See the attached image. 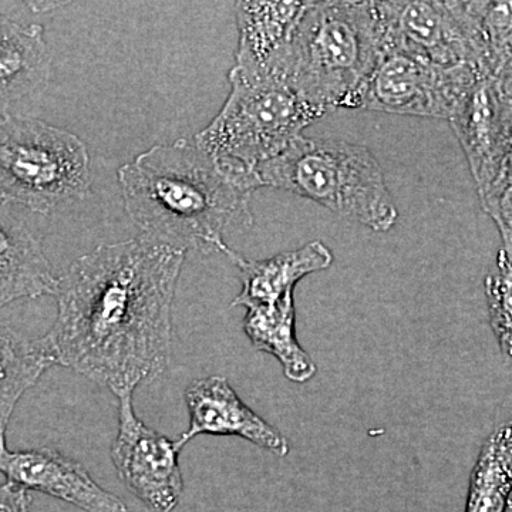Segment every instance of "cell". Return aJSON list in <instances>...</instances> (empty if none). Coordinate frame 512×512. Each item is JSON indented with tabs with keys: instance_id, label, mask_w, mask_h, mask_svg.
Segmentation results:
<instances>
[{
	"instance_id": "cell-1",
	"label": "cell",
	"mask_w": 512,
	"mask_h": 512,
	"mask_svg": "<svg viewBox=\"0 0 512 512\" xmlns=\"http://www.w3.org/2000/svg\"><path fill=\"white\" fill-rule=\"evenodd\" d=\"M185 252L147 237L99 245L57 278V316L37 345L120 397L164 375Z\"/></svg>"
},
{
	"instance_id": "cell-2",
	"label": "cell",
	"mask_w": 512,
	"mask_h": 512,
	"mask_svg": "<svg viewBox=\"0 0 512 512\" xmlns=\"http://www.w3.org/2000/svg\"><path fill=\"white\" fill-rule=\"evenodd\" d=\"M124 210L143 237L210 255L228 247L224 234L254 224L258 174L218 163L194 140L157 144L117 171Z\"/></svg>"
},
{
	"instance_id": "cell-3",
	"label": "cell",
	"mask_w": 512,
	"mask_h": 512,
	"mask_svg": "<svg viewBox=\"0 0 512 512\" xmlns=\"http://www.w3.org/2000/svg\"><path fill=\"white\" fill-rule=\"evenodd\" d=\"M384 52L376 2H311L275 82L325 111L356 110Z\"/></svg>"
},
{
	"instance_id": "cell-4",
	"label": "cell",
	"mask_w": 512,
	"mask_h": 512,
	"mask_svg": "<svg viewBox=\"0 0 512 512\" xmlns=\"http://www.w3.org/2000/svg\"><path fill=\"white\" fill-rule=\"evenodd\" d=\"M262 187L291 192L375 232L399 218L377 158L366 146L302 136L256 170Z\"/></svg>"
},
{
	"instance_id": "cell-5",
	"label": "cell",
	"mask_w": 512,
	"mask_h": 512,
	"mask_svg": "<svg viewBox=\"0 0 512 512\" xmlns=\"http://www.w3.org/2000/svg\"><path fill=\"white\" fill-rule=\"evenodd\" d=\"M92 185L82 138L33 117L0 116V207L52 214L87 200Z\"/></svg>"
},
{
	"instance_id": "cell-6",
	"label": "cell",
	"mask_w": 512,
	"mask_h": 512,
	"mask_svg": "<svg viewBox=\"0 0 512 512\" xmlns=\"http://www.w3.org/2000/svg\"><path fill=\"white\" fill-rule=\"evenodd\" d=\"M228 79L231 92L220 113L194 137L218 163L256 174L326 114L285 84L247 79L234 70Z\"/></svg>"
},
{
	"instance_id": "cell-7",
	"label": "cell",
	"mask_w": 512,
	"mask_h": 512,
	"mask_svg": "<svg viewBox=\"0 0 512 512\" xmlns=\"http://www.w3.org/2000/svg\"><path fill=\"white\" fill-rule=\"evenodd\" d=\"M384 50L412 53L446 67L491 76L480 25L470 2H376Z\"/></svg>"
},
{
	"instance_id": "cell-8",
	"label": "cell",
	"mask_w": 512,
	"mask_h": 512,
	"mask_svg": "<svg viewBox=\"0 0 512 512\" xmlns=\"http://www.w3.org/2000/svg\"><path fill=\"white\" fill-rule=\"evenodd\" d=\"M485 74L446 67L412 53L384 50L357 94L356 109L450 120L458 104Z\"/></svg>"
},
{
	"instance_id": "cell-9",
	"label": "cell",
	"mask_w": 512,
	"mask_h": 512,
	"mask_svg": "<svg viewBox=\"0 0 512 512\" xmlns=\"http://www.w3.org/2000/svg\"><path fill=\"white\" fill-rule=\"evenodd\" d=\"M181 448L177 441L146 426L133 406V394L119 399V433L111 460L121 483L154 512H173L184 493Z\"/></svg>"
},
{
	"instance_id": "cell-10",
	"label": "cell",
	"mask_w": 512,
	"mask_h": 512,
	"mask_svg": "<svg viewBox=\"0 0 512 512\" xmlns=\"http://www.w3.org/2000/svg\"><path fill=\"white\" fill-rule=\"evenodd\" d=\"M466 154L478 197L500 177L512 148V100L495 77L478 80L448 120Z\"/></svg>"
},
{
	"instance_id": "cell-11",
	"label": "cell",
	"mask_w": 512,
	"mask_h": 512,
	"mask_svg": "<svg viewBox=\"0 0 512 512\" xmlns=\"http://www.w3.org/2000/svg\"><path fill=\"white\" fill-rule=\"evenodd\" d=\"M184 399L190 413V426L175 440L181 450L195 437L208 434L241 437L275 456H288L291 447L284 434L242 402L225 377L194 380L185 389Z\"/></svg>"
},
{
	"instance_id": "cell-12",
	"label": "cell",
	"mask_w": 512,
	"mask_h": 512,
	"mask_svg": "<svg viewBox=\"0 0 512 512\" xmlns=\"http://www.w3.org/2000/svg\"><path fill=\"white\" fill-rule=\"evenodd\" d=\"M0 473L9 483L66 501L86 512H128L117 495L104 490L82 463L43 447L0 458Z\"/></svg>"
},
{
	"instance_id": "cell-13",
	"label": "cell",
	"mask_w": 512,
	"mask_h": 512,
	"mask_svg": "<svg viewBox=\"0 0 512 512\" xmlns=\"http://www.w3.org/2000/svg\"><path fill=\"white\" fill-rule=\"evenodd\" d=\"M311 2H238V47L231 70L251 80H271L284 62Z\"/></svg>"
},
{
	"instance_id": "cell-14",
	"label": "cell",
	"mask_w": 512,
	"mask_h": 512,
	"mask_svg": "<svg viewBox=\"0 0 512 512\" xmlns=\"http://www.w3.org/2000/svg\"><path fill=\"white\" fill-rule=\"evenodd\" d=\"M222 254L237 266L241 276V292L231 303L241 308L279 301L286 293L295 291L296 284L305 276L325 271L333 264L332 251L322 241L256 261L229 247Z\"/></svg>"
},
{
	"instance_id": "cell-15",
	"label": "cell",
	"mask_w": 512,
	"mask_h": 512,
	"mask_svg": "<svg viewBox=\"0 0 512 512\" xmlns=\"http://www.w3.org/2000/svg\"><path fill=\"white\" fill-rule=\"evenodd\" d=\"M56 288L40 239L18 218L0 211V309L19 299L55 296Z\"/></svg>"
},
{
	"instance_id": "cell-16",
	"label": "cell",
	"mask_w": 512,
	"mask_h": 512,
	"mask_svg": "<svg viewBox=\"0 0 512 512\" xmlns=\"http://www.w3.org/2000/svg\"><path fill=\"white\" fill-rule=\"evenodd\" d=\"M52 63L42 25H22L0 15V116L49 83Z\"/></svg>"
},
{
	"instance_id": "cell-17",
	"label": "cell",
	"mask_w": 512,
	"mask_h": 512,
	"mask_svg": "<svg viewBox=\"0 0 512 512\" xmlns=\"http://www.w3.org/2000/svg\"><path fill=\"white\" fill-rule=\"evenodd\" d=\"M293 292L274 303L245 308L244 332L256 350L274 356L281 363L286 379L302 384L316 375V365L296 338Z\"/></svg>"
},
{
	"instance_id": "cell-18",
	"label": "cell",
	"mask_w": 512,
	"mask_h": 512,
	"mask_svg": "<svg viewBox=\"0 0 512 512\" xmlns=\"http://www.w3.org/2000/svg\"><path fill=\"white\" fill-rule=\"evenodd\" d=\"M52 366L36 340L29 342L0 326V458L9 451L6 430L16 404Z\"/></svg>"
},
{
	"instance_id": "cell-19",
	"label": "cell",
	"mask_w": 512,
	"mask_h": 512,
	"mask_svg": "<svg viewBox=\"0 0 512 512\" xmlns=\"http://www.w3.org/2000/svg\"><path fill=\"white\" fill-rule=\"evenodd\" d=\"M512 494V421L485 440L471 471L464 512H505Z\"/></svg>"
},
{
	"instance_id": "cell-20",
	"label": "cell",
	"mask_w": 512,
	"mask_h": 512,
	"mask_svg": "<svg viewBox=\"0 0 512 512\" xmlns=\"http://www.w3.org/2000/svg\"><path fill=\"white\" fill-rule=\"evenodd\" d=\"M495 76L512 59V2H470Z\"/></svg>"
},
{
	"instance_id": "cell-21",
	"label": "cell",
	"mask_w": 512,
	"mask_h": 512,
	"mask_svg": "<svg viewBox=\"0 0 512 512\" xmlns=\"http://www.w3.org/2000/svg\"><path fill=\"white\" fill-rule=\"evenodd\" d=\"M491 329L501 350L512 360V265L498 252L495 271L484 282Z\"/></svg>"
},
{
	"instance_id": "cell-22",
	"label": "cell",
	"mask_w": 512,
	"mask_h": 512,
	"mask_svg": "<svg viewBox=\"0 0 512 512\" xmlns=\"http://www.w3.org/2000/svg\"><path fill=\"white\" fill-rule=\"evenodd\" d=\"M480 202L500 232L503 241L500 251L512 265V181L495 184L480 197Z\"/></svg>"
},
{
	"instance_id": "cell-23",
	"label": "cell",
	"mask_w": 512,
	"mask_h": 512,
	"mask_svg": "<svg viewBox=\"0 0 512 512\" xmlns=\"http://www.w3.org/2000/svg\"><path fill=\"white\" fill-rule=\"evenodd\" d=\"M33 498L30 491L9 483L0 485V512H30Z\"/></svg>"
},
{
	"instance_id": "cell-24",
	"label": "cell",
	"mask_w": 512,
	"mask_h": 512,
	"mask_svg": "<svg viewBox=\"0 0 512 512\" xmlns=\"http://www.w3.org/2000/svg\"><path fill=\"white\" fill-rule=\"evenodd\" d=\"M494 77L500 83L504 93L512 100V59L510 62L505 63Z\"/></svg>"
},
{
	"instance_id": "cell-25",
	"label": "cell",
	"mask_w": 512,
	"mask_h": 512,
	"mask_svg": "<svg viewBox=\"0 0 512 512\" xmlns=\"http://www.w3.org/2000/svg\"><path fill=\"white\" fill-rule=\"evenodd\" d=\"M504 181H512V148L510 154H508L507 161H505L503 171H501L500 177L495 181V184L504 183Z\"/></svg>"
},
{
	"instance_id": "cell-26",
	"label": "cell",
	"mask_w": 512,
	"mask_h": 512,
	"mask_svg": "<svg viewBox=\"0 0 512 512\" xmlns=\"http://www.w3.org/2000/svg\"><path fill=\"white\" fill-rule=\"evenodd\" d=\"M505 512H512V494H511V498H510V503H508L507 511H505Z\"/></svg>"
}]
</instances>
